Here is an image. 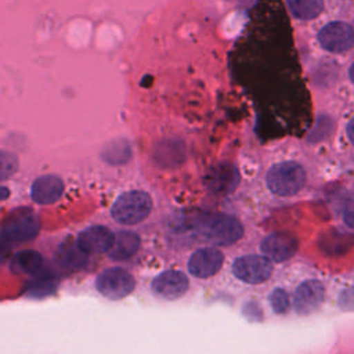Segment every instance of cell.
I'll return each mask as SVG.
<instances>
[{"label":"cell","instance_id":"cell-1","mask_svg":"<svg viewBox=\"0 0 354 354\" xmlns=\"http://www.w3.org/2000/svg\"><path fill=\"white\" fill-rule=\"evenodd\" d=\"M194 232L205 243L228 246L242 238L243 225L236 217L227 213H205L196 220Z\"/></svg>","mask_w":354,"mask_h":354},{"label":"cell","instance_id":"cell-2","mask_svg":"<svg viewBox=\"0 0 354 354\" xmlns=\"http://www.w3.org/2000/svg\"><path fill=\"white\" fill-rule=\"evenodd\" d=\"M267 187L278 196H293L304 188L306 170L293 160L272 165L266 176Z\"/></svg>","mask_w":354,"mask_h":354},{"label":"cell","instance_id":"cell-3","mask_svg":"<svg viewBox=\"0 0 354 354\" xmlns=\"http://www.w3.org/2000/svg\"><path fill=\"white\" fill-rule=\"evenodd\" d=\"M152 210V199L144 191H127L112 205L111 213L116 223L134 225L144 221Z\"/></svg>","mask_w":354,"mask_h":354},{"label":"cell","instance_id":"cell-4","mask_svg":"<svg viewBox=\"0 0 354 354\" xmlns=\"http://www.w3.org/2000/svg\"><path fill=\"white\" fill-rule=\"evenodd\" d=\"M40 230V220L29 209L10 214L0 227V236L6 242H26L33 239Z\"/></svg>","mask_w":354,"mask_h":354},{"label":"cell","instance_id":"cell-5","mask_svg":"<svg viewBox=\"0 0 354 354\" xmlns=\"http://www.w3.org/2000/svg\"><path fill=\"white\" fill-rule=\"evenodd\" d=\"M95 288L106 299L119 300L134 290L136 279L127 270L112 267L98 274L95 279Z\"/></svg>","mask_w":354,"mask_h":354},{"label":"cell","instance_id":"cell-6","mask_svg":"<svg viewBox=\"0 0 354 354\" xmlns=\"http://www.w3.org/2000/svg\"><path fill=\"white\" fill-rule=\"evenodd\" d=\"M274 271L271 260L261 254H245L232 264L234 275L245 283L257 285L266 282Z\"/></svg>","mask_w":354,"mask_h":354},{"label":"cell","instance_id":"cell-7","mask_svg":"<svg viewBox=\"0 0 354 354\" xmlns=\"http://www.w3.org/2000/svg\"><path fill=\"white\" fill-rule=\"evenodd\" d=\"M321 47L329 53H344L354 46V28L342 21L326 24L318 32Z\"/></svg>","mask_w":354,"mask_h":354},{"label":"cell","instance_id":"cell-8","mask_svg":"<svg viewBox=\"0 0 354 354\" xmlns=\"http://www.w3.org/2000/svg\"><path fill=\"white\" fill-rule=\"evenodd\" d=\"M325 299V286L318 279L301 282L293 293V308L299 315H310L319 310Z\"/></svg>","mask_w":354,"mask_h":354},{"label":"cell","instance_id":"cell-9","mask_svg":"<svg viewBox=\"0 0 354 354\" xmlns=\"http://www.w3.org/2000/svg\"><path fill=\"white\" fill-rule=\"evenodd\" d=\"M151 286L152 292L158 297L165 300H177L187 293L189 288V279L181 271L167 270L155 277Z\"/></svg>","mask_w":354,"mask_h":354},{"label":"cell","instance_id":"cell-10","mask_svg":"<svg viewBox=\"0 0 354 354\" xmlns=\"http://www.w3.org/2000/svg\"><path fill=\"white\" fill-rule=\"evenodd\" d=\"M261 253L275 263H282L292 259L297 249V239L289 232H272L260 243Z\"/></svg>","mask_w":354,"mask_h":354},{"label":"cell","instance_id":"cell-11","mask_svg":"<svg viewBox=\"0 0 354 354\" xmlns=\"http://www.w3.org/2000/svg\"><path fill=\"white\" fill-rule=\"evenodd\" d=\"M224 263V254L216 248H201L195 250L188 260V271L195 278H210L220 271Z\"/></svg>","mask_w":354,"mask_h":354},{"label":"cell","instance_id":"cell-12","mask_svg":"<svg viewBox=\"0 0 354 354\" xmlns=\"http://www.w3.org/2000/svg\"><path fill=\"white\" fill-rule=\"evenodd\" d=\"M115 234L104 225H91L83 230L77 236V245L87 253H104L108 252L113 243Z\"/></svg>","mask_w":354,"mask_h":354},{"label":"cell","instance_id":"cell-13","mask_svg":"<svg viewBox=\"0 0 354 354\" xmlns=\"http://www.w3.org/2000/svg\"><path fill=\"white\" fill-rule=\"evenodd\" d=\"M64 192V183L59 177L46 174L37 177L30 187V196L39 205H51L57 202Z\"/></svg>","mask_w":354,"mask_h":354},{"label":"cell","instance_id":"cell-14","mask_svg":"<svg viewBox=\"0 0 354 354\" xmlns=\"http://www.w3.org/2000/svg\"><path fill=\"white\" fill-rule=\"evenodd\" d=\"M239 181L238 170L231 165H220L213 169L207 176V184L210 189L217 194H228L232 191Z\"/></svg>","mask_w":354,"mask_h":354},{"label":"cell","instance_id":"cell-15","mask_svg":"<svg viewBox=\"0 0 354 354\" xmlns=\"http://www.w3.org/2000/svg\"><path fill=\"white\" fill-rule=\"evenodd\" d=\"M140 248V238L136 232L131 231H120L115 235L113 243L108 250L109 257L122 261L130 259Z\"/></svg>","mask_w":354,"mask_h":354},{"label":"cell","instance_id":"cell-16","mask_svg":"<svg viewBox=\"0 0 354 354\" xmlns=\"http://www.w3.org/2000/svg\"><path fill=\"white\" fill-rule=\"evenodd\" d=\"M57 257L59 260V263L71 270H77L82 268L86 261H87V253H84L80 246L73 242H64L59 248H58V253Z\"/></svg>","mask_w":354,"mask_h":354},{"label":"cell","instance_id":"cell-17","mask_svg":"<svg viewBox=\"0 0 354 354\" xmlns=\"http://www.w3.org/2000/svg\"><path fill=\"white\" fill-rule=\"evenodd\" d=\"M288 8L297 19H314L324 10L322 0H286Z\"/></svg>","mask_w":354,"mask_h":354},{"label":"cell","instance_id":"cell-18","mask_svg":"<svg viewBox=\"0 0 354 354\" xmlns=\"http://www.w3.org/2000/svg\"><path fill=\"white\" fill-rule=\"evenodd\" d=\"M43 266V257L35 250H24L17 253L14 259V267L24 274H36Z\"/></svg>","mask_w":354,"mask_h":354},{"label":"cell","instance_id":"cell-19","mask_svg":"<svg viewBox=\"0 0 354 354\" xmlns=\"http://www.w3.org/2000/svg\"><path fill=\"white\" fill-rule=\"evenodd\" d=\"M270 304L275 314H286L290 310V297L282 288H275L270 295Z\"/></svg>","mask_w":354,"mask_h":354},{"label":"cell","instance_id":"cell-20","mask_svg":"<svg viewBox=\"0 0 354 354\" xmlns=\"http://www.w3.org/2000/svg\"><path fill=\"white\" fill-rule=\"evenodd\" d=\"M18 170V159L14 153L0 149V181L8 180Z\"/></svg>","mask_w":354,"mask_h":354},{"label":"cell","instance_id":"cell-21","mask_svg":"<svg viewBox=\"0 0 354 354\" xmlns=\"http://www.w3.org/2000/svg\"><path fill=\"white\" fill-rule=\"evenodd\" d=\"M122 155L130 158V147H129L127 142L119 144L118 151H115V148L111 144L102 151V158L109 163H123V162H126V159Z\"/></svg>","mask_w":354,"mask_h":354},{"label":"cell","instance_id":"cell-22","mask_svg":"<svg viewBox=\"0 0 354 354\" xmlns=\"http://www.w3.org/2000/svg\"><path fill=\"white\" fill-rule=\"evenodd\" d=\"M343 221L354 228V192L346 199L344 207H343Z\"/></svg>","mask_w":354,"mask_h":354},{"label":"cell","instance_id":"cell-23","mask_svg":"<svg viewBox=\"0 0 354 354\" xmlns=\"http://www.w3.org/2000/svg\"><path fill=\"white\" fill-rule=\"evenodd\" d=\"M339 304H340L342 308H346V310H353L354 308V288L346 289L342 293Z\"/></svg>","mask_w":354,"mask_h":354},{"label":"cell","instance_id":"cell-24","mask_svg":"<svg viewBox=\"0 0 354 354\" xmlns=\"http://www.w3.org/2000/svg\"><path fill=\"white\" fill-rule=\"evenodd\" d=\"M346 131H347V137L350 140L351 144H354V116L351 118V120L348 122L347 127H346Z\"/></svg>","mask_w":354,"mask_h":354},{"label":"cell","instance_id":"cell-25","mask_svg":"<svg viewBox=\"0 0 354 354\" xmlns=\"http://www.w3.org/2000/svg\"><path fill=\"white\" fill-rule=\"evenodd\" d=\"M8 195H10V191H8V188H7V187H3V185H0V201H4V199H7V198H8Z\"/></svg>","mask_w":354,"mask_h":354},{"label":"cell","instance_id":"cell-26","mask_svg":"<svg viewBox=\"0 0 354 354\" xmlns=\"http://www.w3.org/2000/svg\"><path fill=\"white\" fill-rule=\"evenodd\" d=\"M348 77H350L351 83L354 84V62L351 64V66H350V69H348Z\"/></svg>","mask_w":354,"mask_h":354},{"label":"cell","instance_id":"cell-27","mask_svg":"<svg viewBox=\"0 0 354 354\" xmlns=\"http://www.w3.org/2000/svg\"><path fill=\"white\" fill-rule=\"evenodd\" d=\"M353 28H354V26H353Z\"/></svg>","mask_w":354,"mask_h":354}]
</instances>
